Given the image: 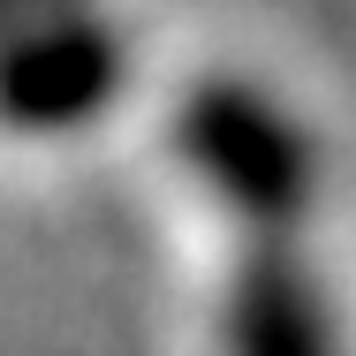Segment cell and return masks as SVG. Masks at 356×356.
Wrapping results in <instances>:
<instances>
[{
  "instance_id": "1",
  "label": "cell",
  "mask_w": 356,
  "mask_h": 356,
  "mask_svg": "<svg viewBox=\"0 0 356 356\" xmlns=\"http://www.w3.org/2000/svg\"><path fill=\"white\" fill-rule=\"evenodd\" d=\"M167 137H175L182 175L197 182V197L235 227V243H303L326 167H318V137L273 83L235 69L197 76L175 99Z\"/></svg>"
},
{
  "instance_id": "2",
  "label": "cell",
  "mask_w": 356,
  "mask_h": 356,
  "mask_svg": "<svg viewBox=\"0 0 356 356\" xmlns=\"http://www.w3.org/2000/svg\"><path fill=\"white\" fill-rule=\"evenodd\" d=\"M129 83H137V46L99 0L31 15L0 31V137H83L129 99Z\"/></svg>"
},
{
  "instance_id": "3",
  "label": "cell",
  "mask_w": 356,
  "mask_h": 356,
  "mask_svg": "<svg viewBox=\"0 0 356 356\" xmlns=\"http://www.w3.org/2000/svg\"><path fill=\"white\" fill-rule=\"evenodd\" d=\"M220 356H349L341 303L303 243H235L213 303Z\"/></svg>"
},
{
  "instance_id": "4",
  "label": "cell",
  "mask_w": 356,
  "mask_h": 356,
  "mask_svg": "<svg viewBox=\"0 0 356 356\" xmlns=\"http://www.w3.org/2000/svg\"><path fill=\"white\" fill-rule=\"evenodd\" d=\"M54 8H69V0H0V31L31 23V15H54Z\"/></svg>"
}]
</instances>
